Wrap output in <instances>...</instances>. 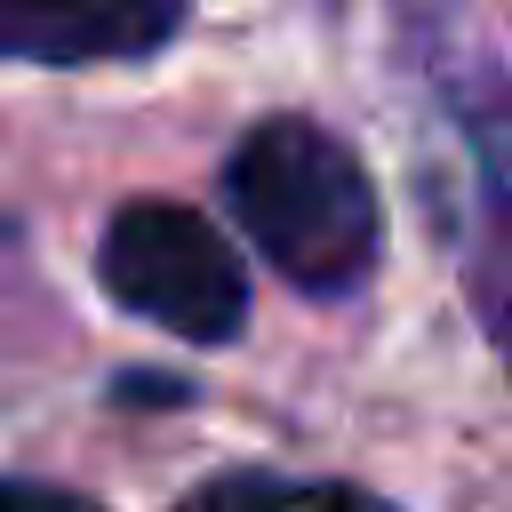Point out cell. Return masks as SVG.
Here are the masks:
<instances>
[{
    "instance_id": "6da1fadb",
    "label": "cell",
    "mask_w": 512,
    "mask_h": 512,
    "mask_svg": "<svg viewBox=\"0 0 512 512\" xmlns=\"http://www.w3.org/2000/svg\"><path fill=\"white\" fill-rule=\"evenodd\" d=\"M224 208L256 240V256L304 296H352L376 272L384 208L352 144L320 120H256L224 160Z\"/></svg>"
},
{
    "instance_id": "7a4b0ae2",
    "label": "cell",
    "mask_w": 512,
    "mask_h": 512,
    "mask_svg": "<svg viewBox=\"0 0 512 512\" xmlns=\"http://www.w3.org/2000/svg\"><path fill=\"white\" fill-rule=\"evenodd\" d=\"M96 272H104L112 304H128L136 320H152L168 336H192V344H232L240 336L248 272L184 200H128V208H112Z\"/></svg>"
},
{
    "instance_id": "3957f363",
    "label": "cell",
    "mask_w": 512,
    "mask_h": 512,
    "mask_svg": "<svg viewBox=\"0 0 512 512\" xmlns=\"http://www.w3.org/2000/svg\"><path fill=\"white\" fill-rule=\"evenodd\" d=\"M432 96H440V112L456 128L448 232H456L464 296H472L488 344L512 360V88L440 56L432 64Z\"/></svg>"
},
{
    "instance_id": "277c9868",
    "label": "cell",
    "mask_w": 512,
    "mask_h": 512,
    "mask_svg": "<svg viewBox=\"0 0 512 512\" xmlns=\"http://www.w3.org/2000/svg\"><path fill=\"white\" fill-rule=\"evenodd\" d=\"M184 32V0H0V64H136Z\"/></svg>"
},
{
    "instance_id": "5b68a950",
    "label": "cell",
    "mask_w": 512,
    "mask_h": 512,
    "mask_svg": "<svg viewBox=\"0 0 512 512\" xmlns=\"http://www.w3.org/2000/svg\"><path fill=\"white\" fill-rule=\"evenodd\" d=\"M176 512H400L352 480H288V472H224L192 488Z\"/></svg>"
},
{
    "instance_id": "8992f818",
    "label": "cell",
    "mask_w": 512,
    "mask_h": 512,
    "mask_svg": "<svg viewBox=\"0 0 512 512\" xmlns=\"http://www.w3.org/2000/svg\"><path fill=\"white\" fill-rule=\"evenodd\" d=\"M0 512H96L72 488H40V480H0Z\"/></svg>"
}]
</instances>
